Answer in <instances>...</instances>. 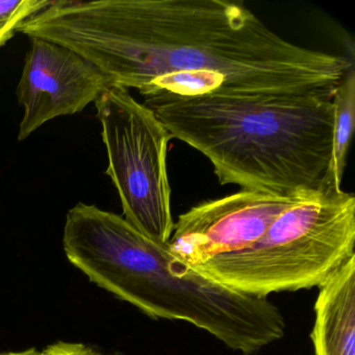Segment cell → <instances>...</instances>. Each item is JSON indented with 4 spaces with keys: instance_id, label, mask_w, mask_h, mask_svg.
<instances>
[{
    "instance_id": "1",
    "label": "cell",
    "mask_w": 355,
    "mask_h": 355,
    "mask_svg": "<svg viewBox=\"0 0 355 355\" xmlns=\"http://www.w3.org/2000/svg\"><path fill=\"white\" fill-rule=\"evenodd\" d=\"M18 32L71 49L145 99L334 95L354 64V51L293 44L228 0H60Z\"/></svg>"
},
{
    "instance_id": "2",
    "label": "cell",
    "mask_w": 355,
    "mask_h": 355,
    "mask_svg": "<svg viewBox=\"0 0 355 355\" xmlns=\"http://www.w3.org/2000/svg\"><path fill=\"white\" fill-rule=\"evenodd\" d=\"M63 247L90 282L153 319L188 322L244 355L284 336V315L269 299L209 279L176 259L167 244L96 205L80 202L68 211Z\"/></svg>"
},
{
    "instance_id": "3",
    "label": "cell",
    "mask_w": 355,
    "mask_h": 355,
    "mask_svg": "<svg viewBox=\"0 0 355 355\" xmlns=\"http://www.w3.org/2000/svg\"><path fill=\"white\" fill-rule=\"evenodd\" d=\"M334 95L145 99L173 138L209 159L222 186L320 190L331 161Z\"/></svg>"
},
{
    "instance_id": "4",
    "label": "cell",
    "mask_w": 355,
    "mask_h": 355,
    "mask_svg": "<svg viewBox=\"0 0 355 355\" xmlns=\"http://www.w3.org/2000/svg\"><path fill=\"white\" fill-rule=\"evenodd\" d=\"M355 197L324 184L286 209L257 243L193 267L257 298L319 288L355 255Z\"/></svg>"
},
{
    "instance_id": "5",
    "label": "cell",
    "mask_w": 355,
    "mask_h": 355,
    "mask_svg": "<svg viewBox=\"0 0 355 355\" xmlns=\"http://www.w3.org/2000/svg\"><path fill=\"white\" fill-rule=\"evenodd\" d=\"M95 107L107 148V174L117 189L124 219L157 244H168L174 221L167 151L173 136L128 89L112 87Z\"/></svg>"
},
{
    "instance_id": "6",
    "label": "cell",
    "mask_w": 355,
    "mask_h": 355,
    "mask_svg": "<svg viewBox=\"0 0 355 355\" xmlns=\"http://www.w3.org/2000/svg\"><path fill=\"white\" fill-rule=\"evenodd\" d=\"M313 192L280 195L241 190L199 203L178 217L168 249L190 267L244 250L266 234L278 216Z\"/></svg>"
},
{
    "instance_id": "7",
    "label": "cell",
    "mask_w": 355,
    "mask_h": 355,
    "mask_svg": "<svg viewBox=\"0 0 355 355\" xmlns=\"http://www.w3.org/2000/svg\"><path fill=\"white\" fill-rule=\"evenodd\" d=\"M30 39L16 91L24 110L19 141L55 118L80 113L113 87L96 66L71 49L44 39Z\"/></svg>"
},
{
    "instance_id": "8",
    "label": "cell",
    "mask_w": 355,
    "mask_h": 355,
    "mask_svg": "<svg viewBox=\"0 0 355 355\" xmlns=\"http://www.w3.org/2000/svg\"><path fill=\"white\" fill-rule=\"evenodd\" d=\"M315 315V355H355V255L319 286Z\"/></svg>"
},
{
    "instance_id": "9",
    "label": "cell",
    "mask_w": 355,
    "mask_h": 355,
    "mask_svg": "<svg viewBox=\"0 0 355 355\" xmlns=\"http://www.w3.org/2000/svg\"><path fill=\"white\" fill-rule=\"evenodd\" d=\"M334 130L331 161L324 184L340 188L347 155L355 122V66L351 65L343 76L332 97Z\"/></svg>"
},
{
    "instance_id": "10",
    "label": "cell",
    "mask_w": 355,
    "mask_h": 355,
    "mask_svg": "<svg viewBox=\"0 0 355 355\" xmlns=\"http://www.w3.org/2000/svg\"><path fill=\"white\" fill-rule=\"evenodd\" d=\"M51 3L53 0H0V47L13 38L24 21Z\"/></svg>"
},
{
    "instance_id": "11",
    "label": "cell",
    "mask_w": 355,
    "mask_h": 355,
    "mask_svg": "<svg viewBox=\"0 0 355 355\" xmlns=\"http://www.w3.org/2000/svg\"><path fill=\"white\" fill-rule=\"evenodd\" d=\"M43 351L46 355H105L88 345L63 340L49 345Z\"/></svg>"
},
{
    "instance_id": "12",
    "label": "cell",
    "mask_w": 355,
    "mask_h": 355,
    "mask_svg": "<svg viewBox=\"0 0 355 355\" xmlns=\"http://www.w3.org/2000/svg\"><path fill=\"white\" fill-rule=\"evenodd\" d=\"M0 355H46L44 351L36 348H30L28 350L16 351V352L0 353Z\"/></svg>"
}]
</instances>
